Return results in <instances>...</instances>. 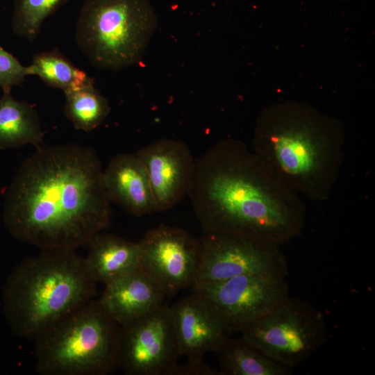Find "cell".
<instances>
[{
	"mask_svg": "<svg viewBox=\"0 0 375 375\" xmlns=\"http://www.w3.org/2000/svg\"><path fill=\"white\" fill-rule=\"evenodd\" d=\"M215 353L221 375H290L292 368L283 365L251 346L242 336H228Z\"/></svg>",
	"mask_w": 375,
	"mask_h": 375,
	"instance_id": "ac0fdd59",
	"label": "cell"
},
{
	"mask_svg": "<svg viewBox=\"0 0 375 375\" xmlns=\"http://www.w3.org/2000/svg\"><path fill=\"white\" fill-rule=\"evenodd\" d=\"M102 179L110 203L136 217L156 212L149 177L136 153H123L113 157L103 170Z\"/></svg>",
	"mask_w": 375,
	"mask_h": 375,
	"instance_id": "9a60e30c",
	"label": "cell"
},
{
	"mask_svg": "<svg viewBox=\"0 0 375 375\" xmlns=\"http://www.w3.org/2000/svg\"><path fill=\"white\" fill-rule=\"evenodd\" d=\"M240 332L257 350L290 368L315 353L327 339L323 314L306 301L290 295Z\"/></svg>",
	"mask_w": 375,
	"mask_h": 375,
	"instance_id": "52a82bcc",
	"label": "cell"
},
{
	"mask_svg": "<svg viewBox=\"0 0 375 375\" xmlns=\"http://www.w3.org/2000/svg\"><path fill=\"white\" fill-rule=\"evenodd\" d=\"M181 356L201 358L215 352L231 333L207 302L193 293L169 306Z\"/></svg>",
	"mask_w": 375,
	"mask_h": 375,
	"instance_id": "4fadbf2b",
	"label": "cell"
},
{
	"mask_svg": "<svg viewBox=\"0 0 375 375\" xmlns=\"http://www.w3.org/2000/svg\"><path fill=\"white\" fill-rule=\"evenodd\" d=\"M135 153L146 169L156 212L172 208L188 195L196 160L185 143L161 138Z\"/></svg>",
	"mask_w": 375,
	"mask_h": 375,
	"instance_id": "7c38bea8",
	"label": "cell"
},
{
	"mask_svg": "<svg viewBox=\"0 0 375 375\" xmlns=\"http://www.w3.org/2000/svg\"><path fill=\"white\" fill-rule=\"evenodd\" d=\"M200 241L201 257L194 285L244 274L288 276V265L281 244L216 233H203Z\"/></svg>",
	"mask_w": 375,
	"mask_h": 375,
	"instance_id": "ba28073f",
	"label": "cell"
},
{
	"mask_svg": "<svg viewBox=\"0 0 375 375\" xmlns=\"http://www.w3.org/2000/svg\"><path fill=\"white\" fill-rule=\"evenodd\" d=\"M88 245L89 251L85 260L97 283L107 285L139 268L138 242L99 232Z\"/></svg>",
	"mask_w": 375,
	"mask_h": 375,
	"instance_id": "2e32d148",
	"label": "cell"
},
{
	"mask_svg": "<svg viewBox=\"0 0 375 375\" xmlns=\"http://www.w3.org/2000/svg\"><path fill=\"white\" fill-rule=\"evenodd\" d=\"M64 94L65 115L76 129L91 131L109 115L108 99L94 87V82Z\"/></svg>",
	"mask_w": 375,
	"mask_h": 375,
	"instance_id": "ffe728a7",
	"label": "cell"
},
{
	"mask_svg": "<svg viewBox=\"0 0 375 375\" xmlns=\"http://www.w3.org/2000/svg\"><path fill=\"white\" fill-rule=\"evenodd\" d=\"M119 325L92 299L35 340L40 375H106L117 367Z\"/></svg>",
	"mask_w": 375,
	"mask_h": 375,
	"instance_id": "5b68a950",
	"label": "cell"
},
{
	"mask_svg": "<svg viewBox=\"0 0 375 375\" xmlns=\"http://www.w3.org/2000/svg\"><path fill=\"white\" fill-rule=\"evenodd\" d=\"M340 122L312 107L283 103L258 117L252 151L280 183L314 201L331 197L344 160Z\"/></svg>",
	"mask_w": 375,
	"mask_h": 375,
	"instance_id": "3957f363",
	"label": "cell"
},
{
	"mask_svg": "<svg viewBox=\"0 0 375 375\" xmlns=\"http://www.w3.org/2000/svg\"><path fill=\"white\" fill-rule=\"evenodd\" d=\"M193 292L212 308L231 333L263 317L289 296L285 278L244 274L195 284Z\"/></svg>",
	"mask_w": 375,
	"mask_h": 375,
	"instance_id": "9c48e42d",
	"label": "cell"
},
{
	"mask_svg": "<svg viewBox=\"0 0 375 375\" xmlns=\"http://www.w3.org/2000/svg\"><path fill=\"white\" fill-rule=\"evenodd\" d=\"M157 24L149 0H85L75 41L92 66L117 72L140 62Z\"/></svg>",
	"mask_w": 375,
	"mask_h": 375,
	"instance_id": "8992f818",
	"label": "cell"
},
{
	"mask_svg": "<svg viewBox=\"0 0 375 375\" xmlns=\"http://www.w3.org/2000/svg\"><path fill=\"white\" fill-rule=\"evenodd\" d=\"M102 176L91 148L74 144L36 148L6 193V226L15 238L41 250L88 244L111 217Z\"/></svg>",
	"mask_w": 375,
	"mask_h": 375,
	"instance_id": "6da1fadb",
	"label": "cell"
},
{
	"mask_svg": "<svg viewBox=\"0 0 375 375\" xmlns=\"http://www.w3.org/2000/svg\"><path fill=\"white\" fill-rule=\"evenodd\" d=\"M138 244L139 268L166 296L194 285L201 257L200 239L184 229L161 224L148 231Z\"/></svg>",
	"mask_w": 375,
	"mask_h": 375,
	"instance_id": "8fae6325",
	"label": "cell"
},
{
	"mask_svg": "<svg viewBox=\"0 0 375 375\" xmlns=\"http://www.w3.org/2000/svg\"><path fill=\"white\" fill-rule=\"evenodd\" d=\"M97 283L75 249L42 250L13 268L3 288V310L19 337L35 340L94 299Z\"/></svg>",
	"mask_w": 375,
	"mask_h": 375,
	"instance_id": "277c9868",
	"label": "cell"
},
{
	"mask_svg": "<svg viewBox=\"0 0 375 375\" xmlns=\"http://www.w3.org/2000/svg\"><path fill=\"white\" fill-rule=\"evenodd\" d=\"M28 71L29 75L37 76L47 85L62 90L63 92L94 82L57 48L33 55Z\"/></svg>",
	"mask_w": 375,
	"mask_h": 375,
	"instance_id": "d6986e66",
	"label": "cell"
},
{
	"mask_svg": "<svg viewBox=\"0 0 375 375\" xmlns=\"http://www.w3.org/2000/svg\"><path fill=\"white\" fill-rule=\"evenodd\" d=\"M165 297L160 285L138 268L105 285L98 301L107 314L122 326L161 306Z\"/></svg>",
	"mask_w": 375,
	"mask_h": 375,
	"instance_id": "5bb4252c",
	"label": "cell"
},
{
	"mask_svg": "<svg viewBox=\"0 0 375 375\" xmlns=\"http://www.w3.org/2000/svg\"><path fill=\"white\" fill-rule=\"evenodd\" d=\"M204 233L234 234L275 242L299 235L306 209L277 181L252 149L227 138L195 160L188 193Z\"/></svg>",
	"mask_w": 375,
	"mask_h": 375,
	"instance_id": "7a4b0ae2",
	"label": "cell"
},
{
	"mask_svg": "<svg viewBox=\"0 0 375 375\" xmlns=\"http://www.w3.org/2000/svg\"><path fill=\"white\" fill-rule=\"evenodd\" d=\"M181 356L169 306L119 326L117 364L128 375H175Z\"/></svg>",
	"mask_w": 375,
	"mask_h": 375,
	"instance_id": "30bf717a",
	"label": "cell"
},
{
	"mask_svg": "<svg viewBox=\"0 0 375 375\" xmlns=\"http://www.w3.org/2000/svg\"><path fill=\"white\" fill-rule=\"evenodd\" d=\"M69 0H12V28L29 42L38 38L44 20Z\"/></svg>",
	"mask_w": 375,
	"mask_h": 375,
	"instance_id": "44dd1931",
	"label": "cell"
},
{
	"mask_svg": "<svg viewBox=\"0 0 375 375\" xmlns=\"http://www.w3.org/2000/svg\"><path fill=\"white\" fill-rule=\"evenodd\" d=\"M44 131L37 110L32 104L16 100L11 92L0 98V149L44 144Z\"/></svg>",
	"mask_w": 375,
	"mask_h": 375,
	"instance_id": "e0dca14e",
	"label": "cell"
},
{
	"mask_svg": "<svg viewBox=\"0 0 375 375\" xmlns=\"http://www.w3.org/2000/svg\"><path fill=\"white\" fill-rule=\"evenodd\" d=\"M27 76H29L28 66L22 65L0 46V87L3 92H11V88L22 85Z\"/></svg>",
	"mask_w": 375,
	"mask_h": 375,
	"instance_id": "7402d4cb",
	"label": "cell"
},
{
	"mask_svg": "<svg viewBox=\"0 0 375 375\" xmlns=\"http://www.w3.org/2000/svg\"><path fill=\"white\" fill-rule=\"evenodd\" d=\"M212 369L201 358H187L186 361L178 364L175 375H215Z\"/></svg>",
	"mask_w": 375,
	"mask_h": 375,
	"instance_id": "603a6c76",
	"label": "cell"
}]
</instances>
